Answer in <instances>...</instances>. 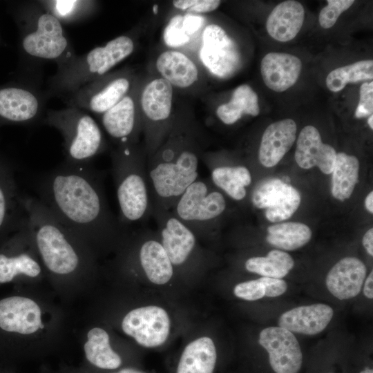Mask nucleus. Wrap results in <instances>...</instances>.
I'll return each mask as SVG.
<instances>
[{
	"instance_id": "7",
	"label": "nucleus",
	"mask_w": 373,
	"mask_h": 373,
	"mask_svg": "<svg viewBox=\"0 0 373 373\" xmlns=\"http://www.w3.org/2000/svg\"><path fill=\"white\" fill-rule=\"evenodd\" d=\"M173 87L157 77L143 88L140 97V116L145 136L144 150L149 160L167 137L172 119Z\"/></svg>"
},
{
	"instance_id": "35",
	"label": "nucleus",
	"mask_w": 373,
	"mask_h": 373,
	"mask_svg": "<svg viewBox=\"0 0 373 373\" xmlns=\"http://www.w3.org/2000/svg\"><path fill=\"white\" fill-rule=\"evenodd\" d=\"M41 271L40 265L30 253L23 251L10 256L0 253V283L10 282L21 274L35 278Z\"/></svg>"
},
{
	"instance_id": "23",
	"label": "nucleus",
	"mask_w": 373,
	"mask_h": 373,
	"mask_svg": "<svg viewBox=\"0 0 373 373\" xmlns=\"http://www.w3.org/2000/svg\"><path fill=\"white\" fill-rule=\"evenodd\" d=\"M297 126L292 119H284L269 125L265 130L258 149V160L265 167L276 165L291 148Z\"/></svg>"
},
{
	"instance_id": "31",
	"label": "nucleus",
	"mask_w": 373,
	"mask_h": 373,
	"mask_svg": "<svg viewBox=\"0 0 373 373\" xmlns=\"http://www.w3.org/2000/svg\"><path fill=\"white\" fill-rule=\"evenodd\" d=\"M312 238V231L305 224L287 222L269 226L267 242L280 249L293 251L307 244Z\"/></svg>"
},
{
	"instance_id": "13",
	"label": "nucleus",
	"mask_w": 373,
	"mask_h": 373,
	"mask_svg": "<svg viewBox=\"0 0 373 373\" xmlns=\"http://www.w3.org/2000/svg\"><path fill=\"white\" fill-rule=\"evenodd\" d=\"M253 205L265 209V217L271 222L291 218L300 203L297 189L278 178H269L258 183L251 197Z\"/></svg>"
},
{
	"instance_id": "47",
	"label": "nucleus",
	"mask_w": 373,
	"mask_h": 373,
	"mask_svg": "<svg viewBox=\"0 0 373 373\" xmlns=\"http://www.w3.org/2000/svg\"><path fill=\"white\" fill-rule=\"evenodd\" d=\"M368 125L371 129H373V115H370L367 120Z\"/></svg>"
},
{
	"instance_id": "36",
	"label": "nucleus",
	"mask_w": 373,
	"mask_h": 373,
	"mask_svg": "<svg viewBox=\"0 0 373 373\" xmlns=\"http://www.w3.org/2000/svg\"><path fill=\"white\" fill-rule=\"evenodd\" d=\"M327 6L320 12L318 21L320 26L328 29L332 27L341 14L347 10L354 2V0H327Z\"/></svg>"
},
{
	"instance_id": "1",
	"label": "nucleus",
	"mask_w": 373,
	"mask_h": 373,
	"mask_svg": "<svg viewBox=\"0 0 373 373\" xmlns=\"http://www.w3.org/2000/svg\"><path fill=\"white\" fill-rule=\"evenodd\" d=\"M39 200L80 238L111 243L124 226L108 206L102 175L88 165L65 162L41 180Z\"/></svg>"
},
{
	"instance_id": "40",
	"label": "nucleus",
	"mask_w": 373,
	"mask_h": 373,
	"mask_svg": "<svg viewBox=\"0 0 373 373\" xmlns=\"http://www.w3.org/2000/svg\"><path fill=\"white\" fill-rule=\"evenodd\" d=\"M373 112V82L362 84L359 91V101L355 117L363 118L372 115Z\"/></svg>"
},
{
	"instance_id": "33",
	"label": "nucleus",
	"mask_w": 373,
	"mask_h": 373,
	"mask_svg": "<svg viewBox=\"0 0 373 373\" xmlns=\"http://www.w3.org/2000/svg\"><path fill=\"white\" fill-rule=\"evenodd\" d=\"M2 169L0 166V231L12 225L15 215L21 218L28 217L24 198L17 195L12 180Z\"/></svg>"
},
{
	"instance_id": "16",
	"label": "nucleus",
	"mask_w": 373,
	"mask_h": 373,
	"mask_svg": "<svg viewBox=\"0 0 373 373\" xmlns=\"http://www.w3.org/2000/svg\"><path fill=\"white\" fill-rule=\"evenodd\" d=\"M100 116L104 129L118 146L137 144L143 128L133 88L117 104Z\"/></svg>"
},
{
	"instance_id": "39",
	"label": "nucleus",
	"mask_w": 373,
	"mask_h": 373,
	"mask_svg": "<svg viewBox=\"0 0 373 373\" xmlns=\"http://www.w3.org/2000/svg\"><path fill=\"white\" fill-rule=\"evenodd\" d=\"M218 0H175L173 6L179 10L196 13L209 12L216 10L220 5Z\"/></svg>"
},
{
	"instance_id": "15",
	"label": "nucleus",
	"mask_w": 373,
	"mask_h": 373,
	"mask_svg": "<svg viewBox=\"0 0 373 373\" xmlns=\"http://www.w3.org/2000/svg\"><path fill=\"white\" fill-rule=\"evenodd\" d=\"M258 343L267 352L275 373H298L303 365V353L294 333L279 326L268 327L259 334Z\"/></svg>"
},
{
	"instance_id": "46",
	"label": "nucleus",
	"mask_w": 373,
	"mask_h": 373,
	"mask_svg": "<svg viewBox=\"0 0 373 373\" xmlns=\"http://www.w3.org/2000/svg\"><path fill=\"white\" fill-rule=\"evenodd\" d=\"M113 373H146V372L140 370L131 368V367H127V368H123Z\"/></svg>"
},
{
	"instance_id": "4",
	"label": "nucleus",
	"mask_w": 373,
	"mask_h": 373,
	"mask_svg": "<svg viewBox=\"0 0 373 373\" xmlns=\"http://www.w3.org/2000/svg\"><path fill=\"white\" fill-rule=\"evenodd\" d=\"M135 48L131 37L118 36L86 55L67 61L52 78V86L74 93L84 86L105 76L113 67L130 56Z\"/></svg>"
},
{
	"instance_id": "28",
	"label": "nucleus",
	"mask_w": 373,
	"mask_h": 373,
	"mask_svg": "<svg viewBox=\"0 0 373 373\" xmlns=\"http://www.w3.org/2000/svg\"><path fill=\"white\" fill-rule=\"evenodd\" d=\"M260 113L258 97L252 88L242 84L233 91L230 100L216 109L218 118L224 124L232 125L245 115L253 117Z\"/></svg>"
},
{
	"instance_id": "26",
	"label": "nucleus",
	"mask_w": 373,
	"mask_h": 373,
	"mask_svg": "<svg viewBox=\"0 0 373 373\" xmlns=\"http://www.w3.org/2000/svg\"><path fill=\"white\" fill-rule=\"evenodd\" d=\"M217 358L216 347L211 337L195 338L182 350L175 373H214Z\"/></svg>"
},
{
	"instance_id": "22",
	"label": "nucleus",
	"mask_w": 373,
	"mask_h": 373,
	"mask_svg": "<svg viewBox=\"0 0 373 373\" xmlns=\"http://www.w3.org/2000/svg\"><path fill=\"white\" fill-rule=\"evenodd\" d=\"M202 160L210 171L211 182L218 189L235 201H242L247 197V188L252 182L247 166L218 163L207 153H203Z\"/></svg>"
},
{
	"instance_id": "9",
	"label": "nucleus",
	"mask_w": 373,
	"mask_h": 373,
	"mask_svg": "<svg viewBox=\"0 0 373 373\" xmlns=\"http://www.w3.org/2000/svg\"><path fill=\"white\" fill-rule=\"evenodd\" d=\"M171 321L167 311L162 307L149 305L131 310L124 317L122 329L140 346L155 348L163 345L168 340Z\"/></svg>"
},
{
	"instance_id": "42",
	"label": "nucleus",
	"mask_w": 373,
	"mask_h": 373,
	"mask_svg": "<svg viewBox=\"0 0 373 373\" xmlns=\"http://www.w3.org/2000/svg\"><path fill=\"white\" fill-rule=\"evenodd\" d=\"M180 17H175L171 22L165 32V40L169 45H178L187 40L186 32L179 27Z\"/></svg>"
},
{
	"instance_id": "3",
	"label": "nucleus",
	"mask_w": 373,
	"mask_h": 373,
	"mask_svg": "<svg viewBox=\"0 0 373 373\" xmlns=\"http://www.w3.org/2000/svg\"><path fill=\"white\" fill-rule=\"evenodd\" d=\"M112 173L123 226L152 217L153 204L146 173L144 148L119 145L112 152Z\"/></svg>"
},
{
	"instance_id": "37",
	"label": "nucleus",
	"mask_w": 373,
	"mask_h": 373,
	"mask_svg": "<svg viewBox=\"0 0 373 373\" xmlns=\"http://www.w3.org/2000/svg\"><path fill=\"white\" fill-rule=\"evenodd\" d=\"M233 293L238 298L247 301H254L265 297L264 286L260 278L236 284Z\"/></svg>"
},
{
	"instance_id": "24",
	"label": "nucleus",
	"mask_w": 373,
	"mask_h": 373,
	"mask_svg": "<svg viewBox=\"0 0 373 373\" xmlns=\"http://www.w3.org/2000/svg\"><path fill=\"white\" fill-rule=\"evenodd\" d=\"M301 69L300 59L285 52H269L262 58L260 64L265 84L276 92H283L293 86Z\"/></svg>"
},
{
	"instance_id": "8",
	"label": "nucleus",
	"mask_w": 373,
	"mask_h": 373,
	"mask_svg": "<svg viewBox=\"0 0 373 373\" xmlns=\"http://www.w3.org/2000/svg\"><path fill=\"white\" fill-rule=\"evenodd\" d=\"M157 232L175 270L194 271L204 267V251L196 236L169 210L153 206Z\"/></svg>"
},
{
	"instance_id": "5",
	"label": "nucleus",
	"mask_w": 373,
	"mask_h": 373,
	"mask_svg": "<svg viewBox=\"0 0 373 373\" xmlns=\"http://www.w3.org/2000/svg\"><path fill=\"white\" fill-rule=\"evenodd\" d=\"M227 209V198L210 180L199 178L174 202L170 211L199 240L211 238Z\"/></svg>"
},
{
	"instance_id": "38",
	"label": "nucleus",
	"mask_w": 373,
	"mask_h": 373,
	"mask_svg": "<svg viewBox=\"0 0 373 373\" xmlns=\"http://www.w3.org/2000/svg\"><path fill=\"white\" fill-rule=\"evenodd\" d=\"M87 3L84 1L58 0L48 1V4L51 8V13L59 20L74 17Z\"/></svg>"
},
{
	"instance_id": "44",
	"label": "nucleus",
	"mask_w": 373,
	"mask_h": 373,
	"mask_svg": "<svg viewBox=\"0 0 373 373\" xmlns=\"http://www.w3.org/2000/svg\"><path fill=\"white\" fill-rule=\"evenodd\" d=\"M363 294L369 299L373 298V271L365 278L363 283Z\"/></svg>"
},
{
	"instance_id": "17",
	"label": "nucleus",
	"mask_w": 373,
	"mask_h": 373,
	"mask_svg": "<svg viewBox=\"0 0 373 373\" xmlns=\"http://www.w3.org/2000/svg\"><path fill=\"white\" fill-rule=\"evenodd\" d=\"M0 327L21 334H30L44 328L39 307L26 297L10 296L1 300Z\"/></svg>"
},
{
	"instance_id": "41",
	"label": "nucleus",
	"mask_w": 373,
	"mask_h": 373,
	"mask_svg": "<svg viewBox=\"0 0 373 373\" xmlns=\"http://www.w3.org/2000/svg\"><path fill=\"white\" fill-rule=\"evenodd\" d=\"M265 289V296L275 298L285 294L288 286L285 280L280 278L260 277L259 278Z\"/></svg>"
},
{
	"instance_id": "18",
	"label": "nucleus",
	"mask_w": 373,
	"mask_h": 373,
	"mask_svg": "<svg viewBox=\"0 0 373 373\" xmlns=\"http://www.w3.org/2000/svg\"><path fill=\"white\" fill-rule=\"evenodd\" d=\"M336 152L327 144H324L318 129L312 125L305 126L300 132L295 151V160L302 169L315 166L325 174L333 171Z\"/></svg>"
},
{
	"instance_id": "25",
	"label": "nucleus",
	"mask_w": 373,
	"mask_h": 373,
	"mask_svg": "<svg viewBox=\"0 0 373 373\" xmlns=\"http://www.w3.org/2000/svg\"><path fill=\"white\" fill-rule=\"evenodd\" d=\"M304 18L305 10L300 2L285 1L271 12L266 22V28L269 36L275 40L289 41L300 30Z\"/></svg>"
},
{
	"instance_id": "19",
	"label": "nucleus",
	"mask_w": 373,
	"mask_h": 373,
	"mask_svg": "<svg viewBox=\"0 0 373 373\" xmlns=\"http://www.w3.org/2000/svg\"><path fill=\"white\" fill-rule=\"evenodd\" d=\"M40 104L31 90L18 85L0 86V124H26L35 119Z\"/></svg>"
},
{
	"instance_id": "30",
	"label": "nucleus",
	"mask_w": 373,
	"mask_h": 373,
	"mask_svg": "<svg viewBox=\"0 0 373 373\" xmlns=\"http://www.w3.org/2000/svg\"><path fill=\"white\" fill-rule=\"evenodd\" d=\"M87 337L84 351L90 363L104 370H115L121 365L122 358L111 347L109 336L104 329L93 328Z\"/></svg>"
},
{
	"instance_id": "6",
	"label": "nucleus",
	"mask_w": 373,
	"mask_h": 373,
	"mask_svg": "<svg viewBox=\"0 0 373 373\" xmlns=\"http://www.w3.org/2000/svg\"><path fill=\"white\" fill-rule=\"evenodd\" d=\"M46 123L62 135L66 162L68 164L87 165L106 147L98 124L82 109L70 106L64 109L51 111Z\"/></svg>"
},
{
	"instance_id": "11",
	"label": "nucleus",
	"mask_w": 373,
	"mask_h": 373,
	"mask_svg": "<svg viewBox=\"0 0 373 373\" xmlns=\"http://www.w3.org/2000/svg\"><path fill=\"white\" fill-rule=\"evenodd\" d=\"M200 58L213 75L232 76L240 66L241 57L236 43L217 24L207 25L202 33Z\"/></svg>"
},
{
	"instance_id": "43",
	"label": "nucleus",
	"mask_w": 373,
	"mask_h": 373,
	"mask_svg": "<svg viewBox=\"0 0 373 373\" xmlns=\"http://www.w3.org/2000/svg\"><path fill=\"white\" fill-rule=\"evenodd\" d=\"M362 243L368 253L371 256H373V229L371 228L367 231L364 234L362 240Z\"/></svg>"
},
{
	"instance_id": "14",
	"label": "nucleus",
	"mask_w": 373,
	"mask_h": 373,
	"mask_svg": "<svg viewBox=\"0 0 373 373\" xmlns=\"http://www.w3.org/2000/svg\"><path fill=\"white\" fill-rule=\"evenodd\" d=\"M21 46L32 57L57 59L68 48V41L60 20L51 12H44L37 19L35 29L23 34Z\"/></svg>"
},
{
	"instance_id": "2",
	"label": "nucleus",
	"mask_w": 373,
	"mask_h": 373,
	"mask_svg": "<svg viewBox=\"0 0 373 373\" xmlns=\"http://www.w3.org/2000/svg\"><path fill=\"white\" fill-rule=\"evenodd\" d=\"M198 131L191 121L174 119L164 142L146 160L153 206L170 210L186 188L200 178L199 164L204 152Z\"/></svg>"
},
{
	"instance_id": "21",
	"label": "nucleus",
	"mask_w": 373,
	"mask_h": 373,
	"mask_svg": "<svg viewBox=\"0 0 373 373\" xmlns=\"http://www.w3.org/2000/svg\"><path fill=\"white\" fill-rule=\"evenodd\" d=\"M333 316L334 310L330 306L315 303L286 311L278 318V324L292 333L316 335L327 327Z\"/></svg>"
},
{
	"instance_id": "29",
	"label": "nucleus",
	"mask_w": 373,
	"mask_h": 373,
	"mask_svg": "<svg viewBox=\"0 0 373 373\" xmlns=\"http://www.w3.org/2000/svg\"><path fill=\"white\" fill-rule=\"evenodd\" d=\"M359 162L353 155L336 153L332 171V193L337 200L348 199L358 182Z\"/></svg>"
},
{
	"instance_id": "20",
	"label": "nucleus",
	"mask_w": 373,
	"mask_h": 373,
	"mask_svg": "<svg viewBox=\"0 0 373 373\" xmlns=\"http://www.w3.org/2000/svg\"><path fill=\"white\" fill-rule=\"evenodd\" d=\"M366 273V267L360 259L356 257L343 258L327 273L326 287L337 299H351L361 292Z\"/></svg>"
},
{
	"instance_id": "27",
	"label": "nucleus",
	"mask_w": 373,
	"mask_h": 373,
	"mask_svg": "<svg viewBox=\"0 0 373 373\" xmlns=\"http://www.w3.org/2000/svg\"><path fill=\"white\" fill-rule=\"evenodd\" d=\"M155 66L160 77L166 79L173 87L189 88L193 85L199 77L197 66L189 57L180 51H164L157 57Z\"/></svg>"
},
{
	"instance_id": "12",
	"label": "nucleus",
	"mask_w": 373,
	"mask_h": 373,
	"mask_svg": "<svg viewBox=\"0 0 373 373\" xmlns=\"http://www.w3.org/2000/svg\"><path fill=\"white\" fill-rule=\"evenodd\" d=\"M132 256L134 265L155 285H166L175 274L157 231L146 230L136 234Z\"/></svg>"
},
{
	"instance_id": "34",
	"label": "nucleus",
	"mask_w": 373,
	"mask_h": 373,
	"mask_svg": "<svg viewBox=\"0 0 373 373\" xmlns=\"http://www.w3.org/2000/svg\"><path fill=\"white\" fill-rule=\"evenodd\" d=\"M373 79L372 59L361 60L332 70L326 77L327 88L334 93L343 90L348 83Z\"/></svg>"
},
{
	"instance_id": "45",
	"label": "nucleus",
	"mask_w": 373,
	"mask_h": 373,
	"mask_svg": "<svg viewBox=\"0 0 373 373\" xmlns=\"http://www.w3.org/2000/svg\"><path fill=\"white\" fill-rule=\"evenodd\" d=\"M366 209L371 213H373V192L371 191L366 196L365 200Z\"/></svg>"
},
{
	"instance_id": "32",
	"label": "nucleus",
	"mask_w": 373,
	"mask_h": 373,
	"mask_svg": "<svg viewBox=\"0 0 373 373\" xmlns=\"http://www.w3.org/2000/svg\"><path fill=\"white\" fill-rule=\"evenodd\" d=\"M245 269L262 277L283 279L294 266L292 257L285 251L273 249L266 256H254L245 262Z\"/></svg>"
},
{
	"instance_id": "10",
	"label": "nucleus",
	"mask_w": 373,
	"mask_h": 373,
	"mask_svg": "<svg viewBox=\"0 0 373 373\" xmlns=\"http://www.w3.org/2000/svg\"><path fill=\"white\" fill-rule=\"evenodd\" d=\"M130 75L104 76L73 93L70 106L102 115L117 104L132 89Z\"/></svg>"
},
{
	"instance_id": "48",
	"label": "nucleus",
	"mask_w": 373,
	"mask_h": 373,
	"mask_svg": "<svg viewBox=\"0 0 373 373\" xmlns=\"http://www.w3.org/2000/svg\"><path fill=\"white\" fill-rule=\"evenodd\" d=\"M359 373H373V370L371 368L365 367L364 370L361 371Z\"/></svg>"
}]
</instances>
